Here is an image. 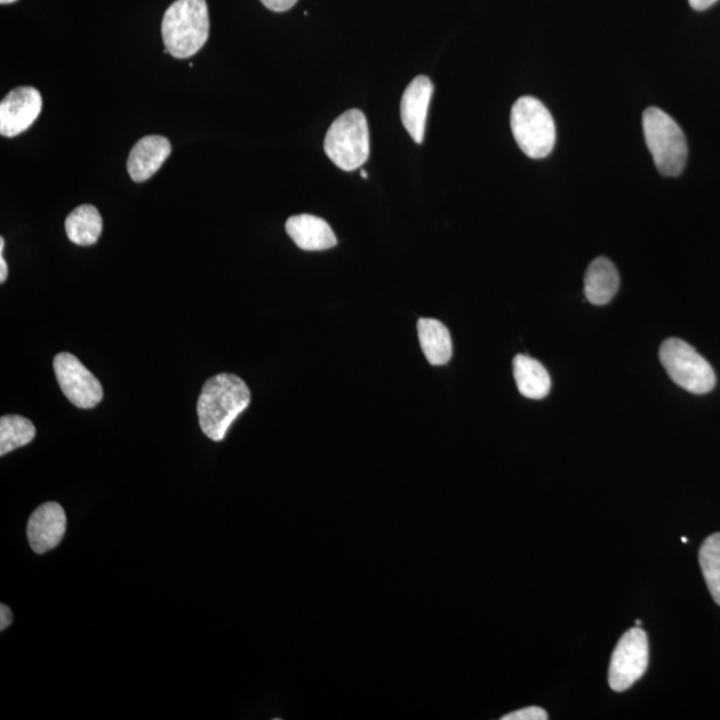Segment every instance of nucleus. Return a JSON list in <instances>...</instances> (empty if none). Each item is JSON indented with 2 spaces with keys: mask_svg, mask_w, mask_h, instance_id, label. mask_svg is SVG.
I'll return each instance as SVG.
<instances>
[{
  "mask_svg": "<svg viewBox=\"0 0 720 720\" xmlns=\"http://www.w3.org/2000/svg\"><path fill=\"white\" fill-rule=\"evenodd\" d=\"M251 393L240 376L223 373L213 376L202 388L196 412L204 435L214 442L226 437L234 420L246 409Z\"/></svg>",
  "mask_w": 720,
  "mask_h": 720,
  "instance_id": "obj_1",
  "label": "nucleus"
},
{
  "mask_svg": "<svg viewBox=\"0 0 720 720\" xmlns=\"http://www.w3.org/2000/svg\"><path fill=\"white\" fill-rule=\"evenodd\" d=\"M210 17L206 0H176L164 12V54L176 59L194 57L209 41Z\"/></svg>",
  "mask_w": 720,
  "mask_h": 720,
  "instance_id": "obj_2",
  "label": "nucleus"
},
{
  "mask_svg": "<svg viewBox=\"0 0 720 720\" xmlns=\"http://www.w3.org/2000/svg\"><path fill=\"white\" fill-rule=\"evenodd\" d=\"M642 122L647 148L659 173L673 178L682 174L689 156V148L679 124L657 108L647 109Z\"/></svg>",
  "mask_w": 720,
  "mask_h": 720,
  "instance_id": "obj_3",
  "label": "nucleus"
},
{
  "mask_svg": "<svg viewBox=\"0 0 720 720\" xmlns=\"http://www.w3.org/2000/svg\"><path fill=\"white\" fill-rule=\"evenodd\" d=\"M511 130L518 146L528 158L544 160L557 142L554 118L537 98L521 97L511 110Z\"/></svg>",
  "mask_w": 720,
  "mask_h": 720,
  "instance_id": "obj_4",
  "label": "nucleus"
},
{
  "mask_svg": "<svg viewBox=\"0 0 720 720\" xmlns=\"http://www.w3.org/2000/svg\"><path fill=\"white\" fill-rule=\"evenodd\" d=\"M325 153L343 171L358 170L368 161L369 131L361 110H348L335 119L326 134Z\"/></svg>",
  "mask_w": 720,
  "mask_h": 720,
  "instance_id": "obj_5",
  "label": "nucleus"
},
{
  "mask_svg": "<svg viewBox=\"0 0 720 720\" xmlns=\"http://www.w3.org/2000/svg\"><path fill=\"white\" fill-rule=\"evenodd\" d=\"M659 358L672 382L686 392L703 395L717 385V375L710 363L682 339L665 341L659 349Z\"/></svg>",
  "mask_w": 720,
  "mask_h": 720,
  "instance_id": "obj_6",
  "label": "nucleus"
},
{
  "mask_svg": "<svg viewBox=\"0 0 720 720\" xmlns=\"http://www.w3.org/2000/svg\"><path fill=\"white\" fill-rule=\"evenodd\" d=\"M649 657L647 633L639 627L627 631L620 638L612 653L609 670L611 689L617 692L629 690L645 676L647 667H649Z\"/></svg>",
  "mask_w": 720,
  "mask_h": 720,
  "instance_id": "obj_7",
  "label": "nucleus"
},
{
  "mask_svg": "<svg viewBox=\"0 0 720 720\" xmlns=\"http://www.w3.org/2000/svg\"><path fill=\"white\" fill-rule=\"evenodd\" d=\"M54 372L65 398L79 408H92L103 399V388L95 375L70 353L55 356Z\"/></svg>",
  "mask_w": 720,
  "mask_h": 720,
  "instance_id": "obj_8",
  "label": "nucleus"
},
{
  "mask_svg": "<svg viewBox=\"0 0 720 720\" xmlns=\"http://www.w3.org/2000/svg\"><path fill=\"white\" fill-rule=\"evenodd\" d=\"M42 95L34 88H18L0 103V134L14 138L28 131L41 115Z\"/></svg>",
  "mask_w": 720,
  "mask_h": 720,
  "instance_id": "obj_9",
  "label": "nucleus"
},
{
  "mask_svg": "<svg viewBox=\"0 0 720 720\" xmlns=\"http://www.w3.org/2000/svg\"><path fill=\"white\" fill-rule=\"evenodd\" d=\"M65 527H68V518L63 507L57 501H48L38 507L32 513L28 525V538L32 551L44 554L54 550L64 537Z\"/></svg>",
  "mask_w": 720,
  "mask_h": 720,
  "instance_id": "obj_10",
  "label": "nucleus"
},
{
  "mask_svg": "<svg viewBox=\"0 0 720 720\" xmlns=\"http://www.w3.org/2000/svg\"><path fill=\"white\" fill-rule=\"evenodd\" d=\"M434 94L433 82L428 77H416L405 91L400 101V118L413 141H425L426 119L429 102Z\"/></svg>",
  "mask_w": 720,
  "mask_h": 720,
  "instance_id": "obj_11",
  "label": "nucleus"
},
{
  "mask_svg": "<svg viewBox=\"0 0 720 720\" xmlns=\"http://www.w3.org/2000/svg\"><path fill=\"white\" fill-rule=\"evenodd\" d=\"M170 154L171 143L168 138L161 135L142 138L129 155L128 171L131 180L136 183L149 181L168 161Z\"/></svg>",
  "mask_w": 720,
  "mask_h": 720,
  "instance_id": "obj_12",
  "label": "nucleus"
},
{
  "mask_svg": "<svg viewBox=\"0 0 720 720\" xmlns=\"http://www.w3.org/2000/svg\"><path fill=\"white\" fill-rule=\"evenodd\" d=\"M286 231L296 246L305 251H323L338 244L332 227L322 217L302 214L290 217Z\"/></svg>",
  "mask_w": 720,
  "mask_h": 720,
  "instance_id": "obj_13",
  "label": "nucleus"
},
{
  "mask_svg": "<svg viewBox=\"0 0 720 720\" xmlns=\"http://www.w3.org/2000/svg\"><path fill=\"white\" fill-rule=\"evenodd\" d=\"M619 273L610 260L605 256L592 261L585 275L586 300L594 306H605L619 292Z\"/></svg>",
  "mask_w": 720,
  "mask_h": 720,
  "instance_id": "obj_14",
  "label": "nucleus"
},
{
  "mask_svg": "<svg viewBox=\"0 0 720 720\" xmlns=\"http://www.w3.org/2000/svg\"><path fill=\"white\" fill-rule=\"evenodd\" d=\"M513 367L519 393L526 398L539 400L546 398L550 393V375L537 359L527 355H517L514 358Z\"/></svg>",
  "mask_w": 720,
  "mask_h": 720,
  "instance_id": "obj_15",
  "label": "nucleus"
},
{
  "mask_svg": "<svg viewBox=\"0 0 720 720\" xmlns=\"http://www.w3.org/2000/svg\"><path fill=\"white\" fill-rule=\"evenodd\" d=\"M420 347L433 366H444L453 356L450 332L437 320L422 318L418 322Z\"/></svg>",
  "mask_w": 720,
  "mask_h": 720,
  "instance_id": "obj_16",
  "label": "nucleus"
},
{
  "mask_svg": "<svg viewBox=\"0 0 720 720\" xmlns=\"http://www.w3.org/2000/svg\"><path fill=\"white\" fill-rule=\"evenodd\" d=\"M103 221L97 207L83 204L77 207L65 220V234L78 246H91L101 237Z\"/></svg>",
  "mask_w": 720,
  "mask_h": 720,
  "instance_id": "obj_17",
  "label": "nucleus"
},
{
  "mask_svg": "<svg viewBox=\"0 0 720 720\" xmlns=\"http://www.w3.org/2000/svg\"><path fill=\"white\" fill-rule=\"evenodd\" d=\"M37 428L21 415H4L0 418V455L28 446L34 440Z\"/></svg>",
  "mask_w": 720,
  "mask_h": 720,
  "instance_id": "obj_18",
  "label": "nucleus"
},
{
  "mask_svg": "<svg viewBox=\"0 0 720 720\" xmlns=\"http://www.w3.org/2000/svg\"><path fill=\"white\" fill-rule=\"evenodd\" d=\"M699 564L711 597L720 606V533L710 535L703 541Z\"/></svg>",
  "mask_w": 720,
  "mask_h": 720,
  "instance_id": "obj_19",
  "label": "nucleus"
},
{
  "mask_svg": "<svg viewBox=\"0 0 720 720\" xmlns=\"http://www.w3.org/2000/svg\"><path fill=\"white\" fill-rule=\"evenodd\" d=\"M547 719H548L547 712L537 706L526 707V709L507 713V716L501 718V720H547Z\"/></svg>",
  "mask_w": 720,
  "mask_h": 720,
  "instance_id": "obj_20",
  "label": "nucleus"
},
{
  "mask_svg": "<svg viewBox=\"0 0 720 720\" xmlns=\"http://www.w3.org/2000/svg\"><path fill=\"white\" fill-rule=\"evenodd\" d=\"M261 2L271 11L284 12L293 9L298 0H261Z\"/></svg>",
  "mask_w": 720,
  "mask_h": 720,
  "instance_id": "obj_21",
  "label": "nucleus"
},
{
  "mask_svg": "<svg viewBox=\"0 0 720 720\" xmlns=\"http://www.w3.org/2000/svg\"><path fill=\"white\" fill-rule=\"evenodd\" d=\"M12 623V612L8 606H0V631H4Z\"/></svg>",
  "mask_w": 720,
  "mask_h": 720,
  "instance_id": "obj_22",
  "label": "nucleus"
},
{
  "mask_svg": "<svg viewBox=\"0 0 720 720\" xmlns=\"http://www.w3.org/2000/svg\"><path fill=\"white\" fill-rule=\"evenodd\" d=\"M718 0H689V3L693 10L704 11L710 9L711 6L716 4Z\"/></svg>",
  "mask_w": 720,
  "mask_h": 720,
  "instance_id": "obj_23",
  "label": "nucleus"
},
{
  "mask_svg": "<svg viewBox=\"0 0 720 720\" xmlns=\"http://www.w3.org/2000/svg\"><path fill=\"white\" fill-rule=\"evenodd\" d=\"M9 267L4 261L3 253H0V283L8 281Z\"/></svg>",
  "mask_w": 720,
  "mask_h": 720,
  "instance_id": "obj_24",
  "label": "nucleus"
},
{
  "mask_svg": "<svg viewBox=\"0 0 720 720\" xmlns=\"http://www.w3.org/2000/svg\"><path fill=\"white\" fill-rule=\"evenodd\" d=\"M16 2H18V0H0V4H3V6L4 4L16 3Z\"/></svg>",
  "mask_w": 720,
  "mask_h": 720,
  "instance_id": "obj_25",
  "label": "nucleus"
},
{
  "mask_svg": "<svg viewBox=\"0 0 720 720\" xmlns=\"http://www.w3.org/2000/svg\"><path fill=\"white\" fill-rule=\"evenodd\" d=\"M361 174H362L363 178H365V180H367V173H366L365 170H362V171H361Z\"/></svg>",
  "mask_w": 720,
  "mask_h": 720,
  "instance_id": "obj_26",
  "label": "nucleus"
},
{
  "mask_svg": "<svg viewBox=\"0 0 720 720\" xmlns=\"http://www.w3.org/2000/svg\"><path fill=\"white\" fill-rule=\"evenodd\" d=\"M636 626L640 627V626H642V622H640V620H637Z\"/></svg>",
  "mask_w": 720,
  "mask_h": 720,
  "instance_id": "obj_27",
  "label": "nucleus"
},
{
  "mask_svg": "<svg viewBox=\"0 0 720 720\" xmlns=\"http://www.w3.org/2000/svg\"><path fill=\"white\" fill-rule=\"evenodd\" d=\"M683 544H687V538H682Z\"/></svg>",
  "mask_w": 720,
  "mask_h": 720,
  "instance_id": "obj_28",
  "label": "nucleus"
}]
</instances>
